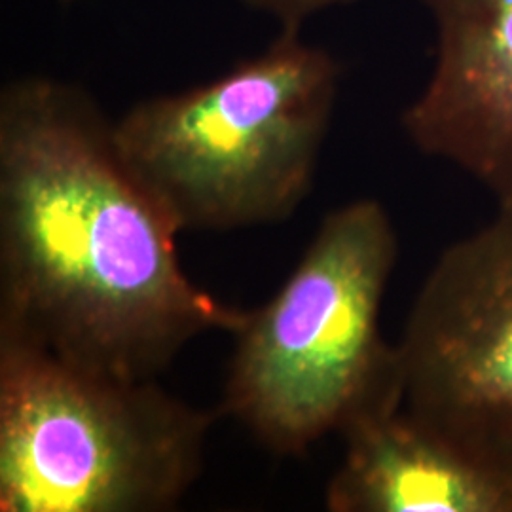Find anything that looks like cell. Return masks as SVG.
<instances>
[{
  "label": "cell",
  "mask_w": 512,
  "mask_h": 512,
  "mask_svg": "<svg viewBox=\"0 0 512 512\" xmlns=\"http://www.w3.org/2000/svg\"><path fill=\"white\" fill-rule=\"evenodd\" d=\"M179 226L92 99L29 76L0 95V330L126 378H158L247 310L184 274Z\"/></svg>",
  "instance_id": "obj_1"
},
{
  "label": "cell",
  "mask_w": 512,
  "mask_h": 512,
  "mask_svg": "<svg viewBox=\"0 0 512 512\" xmlns=\"http://www.w3.org/2000/svg\"><path fill=\"white\" fill-rule=\"evenodd\" d=\"M399 253L378 200H355L321 222L293 274L234 336L220 414L279 456L404 403L397 344L380 329Z\"/></svg>",
  "instance_id": "obj_2"
},
{
  "label": "cell",
  "mask_w": 512,
  "mask_h": 512,
  "mask_svg": "<svg viewBox=\"0 0 512 512\" xmlns=\"http://www.w3.org/2000/svg\"><path fill=\"white\" fill-rule=\"evenodd\" d=\"M338 84L336 59L283 27L219 78L133 105L114 141L181 232L274 224L311 190Z\"/></svg>",
  "instance_id": "obj_3"
},
{
  "label": "cell",
  "mask_w": 512,
  "mask_h": 512,
  "mask_svg": "<svg viewBox=\"0 0 512 512\" xmlns=\"http://www.w3.org/2000/svg\"><path fill=\"white\" fill-rule=\"evenodd\" d=\"M215 414L156 378L0 330V511L164 512L202 476Z\"/></svg>",
  "instance_id": "obj_4"
},
{
  "label": "cell",
  "mask_w": 512,
  "mask_h": 512,
  "mask_svg": "<svg viewBox=\"0 0 512 512\" xmlns=\"http://www.w3.org/2000/svg\"><path fill=\"white\" fill-rule=\"evenodd\" d=\"M397 351L412 412L512 459V205L444 249Z\"/></svg>",
  "instance_id": "obj_5"
},
{
  "label": "cell",
  "mask_w": 512,
  "mask_h": 512,
  "mask_svg": "<svg viewBox=\"0 0 512 512\" xmlns=\"http://www.w3.org/2000/svg\"><path fill=\"white\" fill-rule=\"evenodd\" d=\"M435 67L403 112L414 147L512 205V0H425Z\"/></svg>",
  "instance_id": "obj_6"
},
{
  "label": "cell",
  "mask_w": 512,
  "mask_h": 512,
  "mask_svg": "<svg viewBox=\"0 0 512 512\" xmlns=\"http://www.w3.org/2000/svg\"><path fill=\"white\" fill-rule=\"evenodd\" d=\"M327 484L330 512H512V459L406 404L355 421Z\"/></svg>",
  "instance_id": "obj_7"
},
{
  "label": "cell",
  "mask_w": 512,
  "mask_h": 512,
  "mask_svg": "<svg viewBox=\"0 0 512 512\" xmlns=\"http://www.w3.org/2000/svg\"><path fill=\"white\" fill-rule=\"evenodd\" d=\"M247 6L277 19L283 27H302L313 14L349 0H241Z\"/></svg>",
  "instance_id": "obj_8"
}]
</instances>
